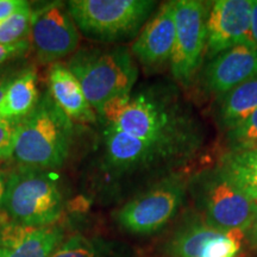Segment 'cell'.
I'll return each instance as SVG.
<instances>
[{
    "mask_svg": "<svg viewBox=\"0 0 257 257\" xmlns=\"http://www.w3.org/2000/svg\"><path fill=\"white\" fill-rule=\"evenodd\" d=\"M49 92L53 100L72 121L94 124L96 113L86 99L81 85L66 64L53 63L48 73Z\"/></svg>",
    "mask_w": 257,
    "mask_h": 257,
    "instance_id": "obj_15",
    "label": "cell"
},
{
    "mask_svg": "<svg viewBox=\"0 0 257 257\" xmlns=\"http://www.w3.org/2000/svg\"><path fill=\"white\" fill-rule=\"evenodd\" d=\"M175 43V3L161 5L131 46V54L146 68H159L170 61Z\"/></svg>",
    "mask_w": 257,
    "mask_h": 257,
    "instance_id": "obj_12",
    "label": "cell"
},
{
    "mask_svg": "<svg viewBox=\"0 0 257 257\" xmlns=\"http://www.w3.org/2000/svg\"><path fill=\"white\" fill-rule=\"evenodd\" d=\"M257 110V75L220 96L218 120L226 130L239 125Z\"/></svg>",
    "mask_w": 257,
    "mask_h": 257,
    "instance_id": "obj_18",
    "label": "cell"
},
{
    "mask_svg": "<svg viewBox=\"0 0 257 257\" xmlns=\"http://www.w3.org/2000/svg\"><path fill=\"white\" fill-rule=\"evenodd\" d=\"M5 216L32 227L55 225L64 208L63 194L47 170L21 166L6 178Z\"/></svg>",
    "mask_w": 257,
    "mask_h": 257,
    "instance_id": "obj_3",
    "label": "cell"
},
{
    "mask_svg": "<svg viewBox=\"0 0 257 257\" xmlns=\"http://www.w3.org/2000/svg\"><path fill=\"white\" fill-rule=\"evenodd\" d=\"M72 138L73 121L47 92L17 123L12 157L29 168L57 169L68 159Z\"/></svg>",
    "mask_w": 257,
    "mask_h": 257,
    "instance_id": "obj_1",
    "label": "cell"
},
{
    "mask_svg": "<svg viewBox=\"0 0 257 257\" xmlns=\"http://www.w3.org/2000/svg\"><path fill=\"white\" fill-rule=\"evenodd\" d=\"M152 0H70V17L86 37L102 42L128 40L137 35L155 9Z\"/></svg>",
    "mask_w": 257,
    "mask_h": 257,
    "instance_id": "obj_4",
    "label": "cell"
},
{
    "mask_svg": "<svg viewBox=\"0 0 257 257\" xmlns=\"http://www.w3.org/2000/svg\"><path fill=\"white\" fill-rule=\"evenodd\" d=\"M257 75V47L244 43L211 59L204 70V83L211 94L223 96Z\"/></svg>",
    "mask_w": 257,
    "mask_h": 257,
    "instance_id": "obj_14",
    "label": "cell"
},
{
    "mask_svg": "<svg viewBox=\"0 0 257 257\" xmlns=\"http://www.w3.org/2000/svg\"><path fill=\"white\" fill-rule=\"evenodd\" d=\"M244 237L248 240L250 245H251L253 249L257 250V205L255 212H253L252 219L250 221L248 229L244 232Z\"/></svg>",
    "mask_w": 257,
    "mask_h": 257,
    "instance_id": "obj_25",
    "label": "cell"
},
{
    "mask_svg": "<svg viewBox=\"0 0 257 257\" xmlns=\"http://www.w3.org/2000/svg\"><path fill=\"white\" fill-rule=\"evenodd\" d=\"M217 169L250 200L257 202V149L225 153L219 157Z\"/></svg>",
    "mask_w": 257,
    "mask_h": 257,
    "instance_id": "obj_17",
    "label": "cell"
},
{
    "mask_svg": "<svg viewBox=\"0 0 257 257\" xmlns=\"http://www.w3.org/2000/svg\"><path fill=\"white\" fill-rule=\"evenodd\" d=\"M189 179L173 173L136 195L115 213L121 229L133 234H152L169 223L184 204Z\"/></svg>",
    "mask_w": 257,
    "mask_h": 257,
    "instance_id": "obj_6",
    "label": "cell"
},
{
    "mask_svg": "<svg viewBox=\"0 0 257 257\" xmlns=\"http://www.w3.org/2000/svg\"><path fill=\"white\" fill-rule=\"evenodd\" d=\"M30 47L29 38L14 44H0V68L10 61H14L25 55Z\"/></svg>",
    "mask_w": 257,
    "mask_h": 257,
    "instance_id": "obj_23",
    "label": "cell"
},
{
    "mask_svg": "<svg viewBox=\"0 0 257 257\" xmlns=\"http://www.w3.org/2000/svg\"><path fill=\"white\" fill-rule=\"evenodd\" d=\"M226 142L229 152L257 149V110L226 133Z\"/></svg>",
    "mask_w": 257,
    "mask_h": 257,
    "instance_id": "obj_21",
    "label": "cell"
},
{
    "mask_svg": "<svg viewBox=\"0 0 257 257\" xmlns=\"http://www.w3.org/2000/svg\"><path fill=\"white\" fill-rule=\"evenodd\" d=\"M38 100L37 76L34 69H27L12 80L0 101V118L19 121L34 110Z\"/></svg>",
    "mask_w": 257,
    "mask_h": 257,
    "instance_id": "obj_16",
    "label": "cell"
},
{
    "mask_svg": "<svg viewBox=\"0 0 257 257\" xmlns=\"http://www.w3.org/2000/svg\"><path fill=\"white\" fill-rule=\"evenodd\" d=\"M27 3L28 2H24V0H0V23L11 17Z\"/></svg>",
    "mask_w": 257,
    "mask_h": 257,
    "instance_id": "obj_24",
    "label": "cell"
},
{
    "mask_svg": "<svg viewBox=\"0 0 257 257\" xmlns=\"http://www.w3.org/2000/svg\"><path fill=\"white\" fill-rule=\"evenodd\" d=\"M5 184L6 179L3 172L0 170V208L3 206V200H4V194H5Z\"/></svg>",
    "mask_w": 257,
    "mask_h": 257,
    "instance_id": "obj_28",
    "label": "cell"
},
{
    "mask_svg": "<svg viewBox=\"0 0 257 257\" xmlns=\"http://www.w3.org/2000/svg\"><path fill=\"white\" fill-rule=\"evenodd\" d=\"M78 79L86 99L98 114L106 102L131 94L138 78V68L126 47L82 48L66 64Z\"/></svg>",
    "mask_w": 257,
    "mask_h": 257,
    "instance_id": "obj_2",
    "label": "cell"
},
{
    "mask_svg": "<svg viewBox=\"0 0 257 257\" xmlns=\"http://www.w3.org/2000/svg\"><path fill=\"white\" fill-rule=\"evenodd\" d=\"M126 253L120 244L76 233L63 239L50 257H125Z\"/></svg>",
    "mask_w": 257,
    "mask_h": 257,
    "instance_id": "obj_19",
    "label": "cell"
},
{
    "mask_svg": "<svg viewBox=\"0 0 257 257\" xmlns=\"http://www.w3.org/2000/svg\"><path fill=\"white\" fill-rule=\"evenodd\" d=\"M18 121L0 118V161L14 156L16 126Z\"/></svg>",
    "mask_w": 257,
    "mask_h": 257,
    "instance_id": "obj_22",
    "label": "cell"
},
{
    "mask_svg": "<svg viewBox=\"0 0 257 257\" xmlns=\"http://www.w3.org/2000/svg\"><path fill=\"white\" fill-rule=\"evenodd\" d=\"M31 5L27 3L11 17L0 23V44H14L28 40L31 29Z\"/></svg>",
    "mask_w": 257,
    "mask_h": 257,
    "instance_id": "obj_20",
    "label": "cell"
},
{
    "mask_svg": "<svg viewBox=\"0 0 257 257\" xmlns=\"http://www.w3.org/2000/svg\"><path fill=\"white\" fill-rule=\"evenodd\" d=\"M29 42L43 63L72 56L79 48L80 34L66 5L55 2L32 10Z\"/></svg>",
    "mask_w": 257,
    "mask_h": 257,
    "instance_id": "obj_9",
    "label": "cell"
},
{
    "mask_svg": "<svg viewBox=\"0 0 257 257\" xmlns=\"http://www.w3.org/2000/svg\"><path fill=\"white\" fill-rule=\"evenodd\" d=\"M240 231H223L208 225L204 218L182 224L167 243L172 257H237L242 248Z\"/></svg>",
    "mask_w": 257,
    "mask_h": 257,
    "instance_id": "obj_10",
    "label": "cell"
},
{
    "mask_svg": "<svg viewBox=\"0 0 257 257\" xmlns=\"http://www.w3.org/2000/svg\"><path fill=\"white\" fill-rule=\"evenodd\" d=\"M252 0H216L210 3L207 16V59L244 43L251 37Z\"/></svg>",
    "mask_w": 257,
    "mask_h": 257,
    "instance_id": "obj_11",
    "label": "cell"
},
{
    "mask_svg": "<svg viewBox=\"0 0 257 257\" xmlns=\"http://www.w3.org/2000/svg\"><path fill=\"white\" fill-rule=\"evenodd\" d=\"M175 43L170 57L173 78L184 86L193 81L206 53L210 5L199 0H176Z\"/></svg>",
    "mask_w": 257,
    "mask_h": 257,
    "instance_id": "obj_8",
    "label": "cell"
},
{
    "mask_svg": "<svg viewBox=\"0 0 257 257\" xmlns=\"http://www.w3.org/2000/svg\"><path fill=\"white\" fill-rule=\"evenodd\" d=\"M251 37L257 47V0H252L251 11Z\"/></svg>",
    "mask_w": 257,
    "mask_h": 257,
    "instance_id": "obj_27",
    "label": "cell"
},
{
    "mask_svg": "<svg viewBox=\"0 0 257 257\" xmlns=\"http://www.w3.org/2000/svg\"><path fill=\"white\" fill-rule=\"evenodd\" d=\"M188 191L208 225L223 231L245 232L248 229L257 202L243 194L217 167L189 178Z\"/></svg>",
    "mask_w": 257,
    "mask_h": 257,
    "instance_id": "obj_5",
    "label": "cell"
},
{
    "mask_svg": "<svg viewBox=\"0 0 257 257\" xmlns=\"http://www.w3.org/2000/svg\"><path fill=\"white\" fill-rule=\"evenodd\" d=\"M17 75L18 74L16 73H10V70L9 72L8 70H0V101L4 98V94L9 85Z\"/></svg>",
    "mask_w": 257,
    "mask_h": 257,
    "instance_id": "obj_26",
    "label": "cell"
},
{
    "mask_svg": "<svg viewBox=\"0 0 257 257\" xmlns=\"http://www.w3.org/2000/svg\"><path fill=\"white\" fill-rule=\"evenodd\" d=\"M63 239L60 225L32 227L0 217V257H50Z\"/></svg>",
    "mask_w": 257,
    "mask_h": 257,
    "instance_id": "obj_13",
    "label": "cell"
},
{
    "mask_svg": "<svg viewBox=\"0 0 257 257\" xmlns=\"http://www.w3.org/2000/svg\"><path fill=\"white\" fill-rule=\"evenodd\" d=\"M104 165L114 175L134 174L137 172L184 163L195 155L184 148L149 142L121 131L105 126Z\"/></svg>",
    "mask_w": 257,
    "mask_h": 257,
    "instance_id": "obj_7",
    "label": "cell"
}]
</instances>
